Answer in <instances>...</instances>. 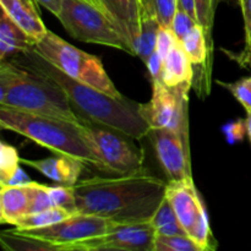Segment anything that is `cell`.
Masks as SVG:
<instances>
[{
    "label": "cell",
    "instance_id": "cell-1",
    "mask_svg": "<svg viewBox=\"0 0 251 251\" xmlns=\"http://www.w3.org/2000/svg\"><path fill=\"white\" fill-rule=\"evenodd\" d=\"M167 184L146 171L132 176L83 179L74 186L76 210L118 225L150 222L166 198Z\"/></svg>",
    "mask_w": 251,
    "mask_h": 251
},
{
    "label": "cell",
    "instance_id": "cell-2",
    "mask_svg": "<svg viewBox=\"0 0 251 251\" xmlns=\"http://www.w3.org/2000/svg\"><path fill=\"white\" fill-rule=\"evenodd\" d=\"M9 61L55 83L66 95L73 109L86 123L112 127L135 140L147 136L151 129L140 114L139 103L125 97H113L70 77L44 59L34 48L12 56Z\"/></svg>",
    "mask_w": 251,
    "mask_h": 251
},
{
    "label": "cell",
    "instance_id": "cell-3",
    "mask_svg": "<svg viewBox=\"0 0 251 251\" xmlns=\"http://www.w3.org/2000/svg\"><path fill=\"white\" fill-rule=\"evenodd\" d=\"M0 105L76 124H87L73 109L60 87L9 60L0 61Z\"/></svg>",
    "mask_w": 251,
    "mask_h": 251
},
{
    "label": "cell",
    "instance_id": "cell-4",
    "mask_svg": "<svg viewBox=\"0 0 251 251\" xmlns=\"http://www.w3.org/2000/svg\"><path fill=\"white\" fill-rule=\"evenodd\" d=\"M0 126L27 137L54 153L75 157L97 168V158L83 137L82 124L0 105Z\"/></svg>",
    "mask_w": 251,
    "mask_h": 251
},
{
    "label": "cell",
    "instance_id": "cell-5",
    "mask_svg": "<svg viewBox=\"0 0 251 251\" xmlns=\"http://www.w3.org/2000/svg\"><path fill=\"white\" fill-rule=\"evenodd\" d=\"M34 49L70 77L113 97H124L110 80L100 58L76 48L54 32L48 29L43 38L37 42Z\"/></svg>",
    "mask_w": 251,
    "mask_h": 251
},
{
    "label": "cell",
    "instance_id": "cell-6",
    "mask_svg": "<svg viewBox=\"0 0 251 251\" xmlns=\"http://www.w3.org/2000/svg\"><path fill=\"white\" fill-rule=\"evenodd\" d=\"M86 142L97 158V169L114 176H132L146 171L145 152L135 139L100 124H82Z\"/></svg>",
    "mask_w": 251,
    "mask_h": 251
},
{
    "label": "cell",
    "instance_id": "cell-7",
    "mask_svg": "<svg viewBox=\"0 0 251 251\" xmlns=\"http://www.w3.org/2000/svg\"><path fill=\"white\" fill-rule=\"evenodd\" d=\"M56 19L76 41L112 47L132 54L130 46L107 14L86 0H63Z\"/></svg>",
    "mask_w": 251,
    "mask_h": 251
},
{
    "label": "cell",
    "instance_id": "cell-8",
    "mask_svg": "<svg viewBox=\"0 0 251 251\" xmlns=\"http://www.w3.org/2000/svg\"><path fill=\"white\" fill-rule=\"evenodd\" d=\"M191 85L169 87L161 80L152 81L149 103H139V112L149 126L168 129L189 140V90Z\"/></svg>",
    "mask_w": 251,
    "mask_h": 251
},
{
    "label": "cell",
    "instance_id": "cell-9",
    "mask_svg": "<svg viewBox=\"0 0 251 251\" xmlns=\"http://www.w3.org/2000/svg\"><path fill=\"white\" fill-rule=\"evenodd\" d=\"M115 225L117 223L103 217L77 212L60 222L47 226V227L15 230L22 234L32 235L46 242L53 243V244L59 245L61 251H68L70 245L105 234Z\"/></svg>",
    "mask_w": 251,
    "mask_h": 251
},
{
    "label": "cell",
    "instance_id": "cell-10",
    "mask_svg": "<svg viewBox=\"0 0 251 251\" xmlns=\"http://www.w3.org/2000/svg\"><path fill=\"white\" fill-rule=\"evenodd\" d=\"M156 237L151 222L117 223L105 234L70 245L68 251H153Z\"/></svg>",
    "mask_w": 251,
    "mask_h": 251
},
{
    "label": "cell",
    "instance_id": "cell-11",
    "mask_svg": "<svg viewBox=\"0 0 251 251\" xmlns=\"http://www.w3.org/2000/svg\"><path fill=\"white\" fill-rule=\"evenodd\" d=\"M147 137L154 150L159 166L171 180L191 178L189 140L168 129H150Z\"/></svg>",
    "mask_w": 251,
    "mask_h": 251
},
{
    "label": "cell",
    "instance_id": "cell-12",
    "mask_svg": "<svg viewBox=\"0 0 251 251\" xmlns=\"http://www.w3.org/2000/svg\"><path fill=\"white\" fill-rule=\"evenodd\" d=\"M166 199L173 206L181 226L185 232L193 230L200 216L206 210V206L191 178L171 180L167 184Z\"/></svg>",
    "mask_w": 251,
    "mask_h": 251
},
{
    "label": "cell",
    "instance_id": "cell-13",
    "mask_svg": "<svg viewBox=\"0 0 251 251\" xmlns=\"http://www.w3.org/2000/svg\"><path fill=\"white\" fill-rule=\"evenodd\" d=\"M103 10L108 15L118 31L122 33L131 48L134 55V44L141 32L144 6L141 0H100Z\"/></svg>",
    "mask_w": 251,
    "mask_h": 251
},
{
    "label": "cell",
    "instance_id": "cell-14",
    "mask_svg": "<svg viewBox=\"0 0 251 251\" xmlns=\"http://www.w3.org/2000/svg\"><path fill=\"white\" fill-rule=\"evenodd\" d=\"M21 163L36 169L48 179L64 186H75L86 166L80 159L66 154L43 159L21 158Z\"/></svg>",
    "mask_w": 251,
    "mask_h": 251
},
{
    "label": "cell",
    "instance_id": "cell-15",
    "mask_svg": "<svg viewBox=\"0 0 251 251\" xmlns=\"http://www.w3.org/2000/svg\"><path fill=\"white\" fill-rule=\"evenodd\" d=\"M37 41L16 24L4 10L0 16V61L33 49Z\"/></svg>",
    "mask_w": 251,
    "mask_h": 251
},
{
    "label": "cell",
    "instance_id": "cell-16",
    "mask_svg": "<svg viewBox=\"0 0 251 251\" xmlns=\"http://www.w3.org/2000/svg\"><path fill=\"white\" fill-rule=\"evenodd\" d=\"M0 4L1 9L37 42L48 32L39 16L36 0H0Z\"/></svg>",
    "mask_w": 251,
    "mask_h": 251
},
{
    "label": "cell",
    "instance_id": "cell-17",
    "mask_svg": "<svg viewBox=\"0 0 251 251\" xmlns=\"http://www.w3.org/2000/svg\"><path fill=\"white\" fill-rule=\"evenodd\" d=\"M31 184L28 185H0V222L12 225L29 213Z\"/></svg>",
    "mask_w": 251,
    "mask_h": 251
},
{
    "label": "cell",
    "instance_id": "cell-18",
    "mask_svg": "<svg viewBox=\"0 0 251 251\" xmlns=\"http://www.w3.org/2000/svg\"><path fill=\"white\" fill-rule=\"evenodd\" d=\"M159 80L169 87L193 85L194 65L180 41L164 59L163 70Z\"/></svg>",
    "mask_w": 251,
    "mask_h": 251
},
{
    "label": "cell",
    "instance_id": "cell-19",
    "mask_svg": "<svg viewBox=\"0 0 251 251\" xmlns=\"http://www.w3.org/2000/svg\"><path fill=\"white\" fill-rule=\"evenodd\" d=\"M184 49L194 66H203L206 76L211 77V59L212 49L208 47L206 32L200 24L195 25L190 32L181 39Z\"/></svg>",
    "mask_w": 251,
    "mask_h": 251
},
{
    "label": "cell",
    "instance_id": "cell-20",
    "mask_svg": "<svg viewBox=\"0 0 251 251\" xmlns=\"http://www.w3.org/2000/svg\"><path fill=\"white\" fill-rule=\"evenodd\" d=\"M1 247L12 251H61L59 245L46 242L32 235L22 234L16 230H6L0 234Z\"/></svg>",
    "mask_w": 251,
    "mask_h": 251
},
{
    "label": "cell",
    "instance_id": "cell-21",
    "mask_svg": "<svg viewBox=\"0 0 251 251\" xmlns=\"http://www.w3.org/2000/svg\"><path fill=\"white\" fill-rule=\"evenodd\" d=\"M159 27H161V24L156 16L144 14L141 22V32L134 44V55L139 56L144 63H146L150 55L156 50Z\"/></svg>",
    "mask_w": 251,
    "mask_h": 251
},
{
    "label": "cell",
    "instance_id": "cell-22",
    "mask_svg": "<svg viewBox=\"0 0 251 251\" xmlns=\"http://www.w3.org/2000/svg\"><path fill=\"white\" fill-rule=\"evenodd\" d=\"M150 222L156 229L157 235H184L188 234L181 226L173 206L164 198Z\"/></svg>",
    "mask_w": 251,
    "mask_h": 251
},
{
    "label": "cell",
    "instance_id": "cell-23",
    "mask_svg": "<svg viewBox=\"0 0 251 251\" xmlns=\"http://www.w3.org/2000/svg\"><path fill=\"white\" fill-rule=\"evenodd\" d=\"M71 215H74V213L60 207H51L48 208V210L39 211V212L28 213V215L21 217L15 223V229L24 230L47 227V226L60 222V221L70 217Z\"/></svg>",
    "mask_w": 251,
    "mask_h": 251
},
{
    "label": "cell",
    "instance_id": "cell-24",
    "mask_svg": "<svg viewBox=\"0 0 251 251\" xmlns=\"http://www.w3.org/2000/svg\"><path fill=\"white\" fill-rule=\"evenodd\" d=\"M153 251H203L188 234L157 235Z\"/></svg>",
    "mask_w": 251,
    "mask_h": 251
},
{
    "label": "cell",
    "instance_id": "cell-25",
    "mask_svg": "<svg viewBox=\"0 0 251 251\" xmlns=\"http://www.w3.org/2000/svg\"><path fill=\"white\" fill-rule=\"evenodd\" d=\"M21 158L17 150L5 142H0V185L6 184L20 168Z\"/></svg>",
    "mask_w": 251,
    "mask_h": 251
},
{
    "label": "cell",
    "instance_id": "cell-26",
    "mask_svg": "<svg viewBox=\"0 0 251 251\" xmlns=\"http://www.w3.org/2000/svg\"><path fill=\"white\" fill-rule=\"evenodd\" d=\"M178 9V0H147L144 14L157 17L161 26L172 27V21Z\"/></svg>",
    "mask_w": 251,
    "mask_h": 251
},
{
    "label": "cell",
    "instance_id": "cell-27",
    "mask_svg": "<svg viewBox=\"0 0 251 251\" xmlns=\"http://www.w3.org/2000/svg\"><path fill=\"white\" fill-rule=\"evenodd\" d=\"M189 237L193 238L202 248L203 251H213L217 249V242H216L212 235L207 210L203 211L202 215L200 216L196 225L194 226L193 230L189 233Z\"/></svg>",
    "mask_w": 251,
    "mask_h": 251
},
{
    "label": "cell",
    "instance_id": "cell-28",
    "mask_svg": "<svg viewBox=\"0 0 251 251\" xmlns=\"http://www.w3.org/2000/svg\"><path fill=\"white\" fill-rule=\"evenodd\" d=\"M218 85L225 87L230 92V95L242 104L247 114L251 113V75L243 77L235 82H222L217 80Z\"/></svg>",
    "mask_w": 251,
    "mask_h": 251
},
{
    "label": "cell",
    "instance_id": "cell-29",
    "mask_svg": "<svg viewBox=\"0 0 251 251\" xmlns=\"http://www.w3.org/2000/svg\"><path fill=\"white\" fill-rule=\"evenodd\" d=\"M196 15H198V22L203 27L206 32V38H207V44L212 49V26L213 20H215L216 7H217V1L216 0H195Z\"/></svg>",
    "mask_w": 251,
    "mask_h": 251
},
{
    "label": "cell",
    "instance_id": "cell-30",
    "mask_svg": "<svg viewBox=\"0 0 251 251\" xmlns=\"http://www.w3.org/2000/svg\"><path fill=\"white\" fill-rule=\"evenodd\" d=\"M48 190L55 207L64 208L71 213H77L74 186H48Z\"/></svg>",
    "mask_w": 251,
    "mask_h": 251
},
{
    "label": "cell",
    "instance_id": "cell-31",
    "mask_svg": "<svg viewBox=\"0 0 251 251\" xmlns=\"http://www.w3.org/2000/svg\"><path fill=\"white\" fill-rule=\"evenodd\" d=\"M55 207L53 200L49 194L48 185H42L37 181L31 183V206H29V213L39 212V211L48 210V208Z\"/></svg>",
    "mask_w": 251,
    "mask_h": 251
},
{
    "label": "cell",
    "instance_id": "cell-32",
    "mask_svg": "<svg viewBox=\"0 0 251 251\" xmlns=\"http://www.w3.org/2000/svg\"><path fill=\"white\" fill-rule=\"evenodd\" d=\"M244 19L245 31V49L242 54L235 56L239 64L244 65L249 59H251V0H238Z\"/></svg>",
    "mask_w": 251,
    "mask_h": 251
},
{
    "label": "cell",
    "instance_id": "cell-33",
    "mask_svg": "<svg viewBox=\"0 0 251 251\" xmlns=\"http://www.w3.org/2000/svg\"><path fill=\"white\" fill-rule=\"evenodd\" d=\"M198 24L199 22L196 21L190 14H188L185 10H183L181 7L178 6L176 15H174L173 17V21H172L171 28L173 29L176 38H178L179 41H181V39L193 29V27Z\"/></svg>",
    "mask_w": 251,
    "mask_h": 251
},
{
    "label": "cell",
    "instance_id": "cell-34",
    "mask_svg": "<svg viewBox=\"0 0 251 251\" xmlns=\"http://www.w3.org/2000/svg\"><path fill=\"white\" fill-rule=\"evenodd\" d=\"M179 39L176 38V36L174 34L173 29L169 28V27L161 26L158 31V37H157V46L156 50L166 59V56L168 55L169 51L176 47V44L178 43Z\"/></svg>",
    "mask_w": 251,
    "mask_h": 251
},
{
    "label": "cell",
    "instance_id": "cell-35",
    "mask_svg": "<svg viewBox=\"0 0 251 251\" xmlns=\"http://www.w3.org/2000/svg\"><path fill=\"white\" fill-rule=\"evenodd\" d=\"M222 131L227 139L228 144L234 145L237 142L242 141L247 134V123L245 119H238L234 122L227 123L223 125Z\"/></svg>",
    "mask_w": 251,
    "mask_h": 251
},
{
    "label": "cell",
    "instance_id": "cell-36",
    "mask_svg": "<svg viewBox=\"0 0 251 251\" xmlns=\"http://www.w3.org/2000/svg\"><path fill=\"white\" fill-rule=\"evenodd\" d=\"M145 65H146L147 71H149V75L150 77H151V80L152 81L159 80L162 75V70H163L164 58L158 53V51L154 50L153 53L150 55V58L147 59Z\"/></svg>",
    "mask_w": 251,
    "mask_h": 251
},
{
    "label": "cell",
    "instance_id": "cell-37",
    "mask_svg": "<svg viewBox=\"0 0 251 251\" xmlns=\"http://www.w3.org/2000/svg\"><path fill=\"white\" fill-rule=\"evenodd\" d=\"M31 183H32L31 178H29V176H27L24 171H22L21 167H20V168L17 169L16 173L14 174V176H12V178L10 179L6 184H4V185L20 186V185H28V184H31Z\"/></svg>",
    "mask_w": 251,
    "mask_h": 251
},
{
    "label": "cell",
    "instance_id": "cell-38",
    "mask_svg": "<svg viewBox=\"0 0 251 251\" xmlns=\"http://www.w3.org/2000/svg\"><path fill=\"white\" fill-rule=\"evenodd\" d=\"M37 4L42 5V6L46 7L47 10L51 12L54 16H58L59 12H60L61 4H63V0H36Z\"/></svg>",
    "mask_w": 251,
    "mask_h": 251
},
{
    "label": "cell",
    "instance_id": "cell-39",
    "mask_svg": "<svg viewBox=\"0 0 251 251\" xmlns=\"http://www.w3.org/2000/svg\"><path fill=\"white\" fill-rule=\"evenodd\" d=\"M178 6L185 10L188 14H190L194 19L198 21V15H196L195 0H178Z\"/></svg>",
    "mask_w": 251,
    "mask_h": 251
},
{
    "label": "cell",
    "instance_id": "cell-40",
    "mask_svg": "<svg viewBox=\"0 0 251 251\" xmlns=\"http://www.w3.org/2000/svg\"><path fill=\"white\" fill-rule=\"evenodd\" d=\"M245 123H247V134L251 144V113L247 115V118H245Z\"/></svg>",
    "mask_w": 251,
    "mask_h": 251
},
{
    "label": "cell",
    "instance_id": "cell-41",
    "mask_svg": "<svg viewBox=\"0 0 251 251\" xmlns=\"http://www.w3.org/2000/svg\"><path fill=\"white\" fill-rule=\"evenodd\" d=\"M86 1L91 2V4L96 5V6L100 7V9H102V10H103V7H102V5H100V0H86ZM103 11H104V10H103ZM107 16H108V15H107Z\"/></svg>",
    "mask_w": 251,
    "mask_h": 251
},
{
    "label": "cell",
    "instance_id": "cell-42",
    "mask_svg": "<svg viewBox=\"0 0 251 251\" xmlns=\"http://www.w3.org/2000/svg\"><path fill=\"white\" fill-rule=\"evenodd\" d=\"M141 1H142V6H144V9H145V5H146L147 0H141Z\"/></svg>",
    "mask_w": 251,
    "mask_h": 251
},
{
    "label": "cell",
    "instance_id": "cell-43",
    "mask_svg": "<svg viewBox=\"0 0 251 251\" xmlns=\"http://www.w3.org/2000/svg\"><path fill=\"white\" fill-rule=\"evenodd\" d=\"M245 65H249V66H251V60H249V61H248V63H247V64H245Z\"/></svg>",
    "mask_w": 251,
    "mask_h": 251
},
{
    "label": "cell",
    "instance_id": "cell-44",
    "mask_svg": "<svg viewBox=\"0 0 251 251\" xmlns=\"http://www.w3.org/2000/svg\"><path fill=\"white\" fill-rule=\"evenodd\" d=\"M216 1H217V4H218V2H220V1H221V0H216Z\"/></svg>",
    "mask_w": 251,
    "mask_h": 251
},
{
    "label": "cell",
    "instance_id": "cell-45",
    "mask_svg": "<svg viewBox=\"0 0 251 251\" xmlns=\"http://www.w3.org/2000/svg\"><path fill=\"white\" fill-rule=\"evenodd\" d=\"M249 60H251V59H249ZM249 60H248V61H249ZM248 61H247V63H248ZM247 63H245V64H247ZM245 64H244V65H245Z\"/></svg>",
    "mask_w": 251,
    "mask_h": 251
},
{
    "label": "cell",
    "instance_id": "cell-46",
    "mask_svg": "<svg viewBox=\"0 0 251 251\" xmlns=\"http://www.w3.org/2000/svg\"><path fill=\"white\" fill-rule=\"evenodd\" d=\"M237 1H238V0H237Z\"/></svg>",
    "mask_w": 251,
    "mask_h": 251
}]
</instances>
